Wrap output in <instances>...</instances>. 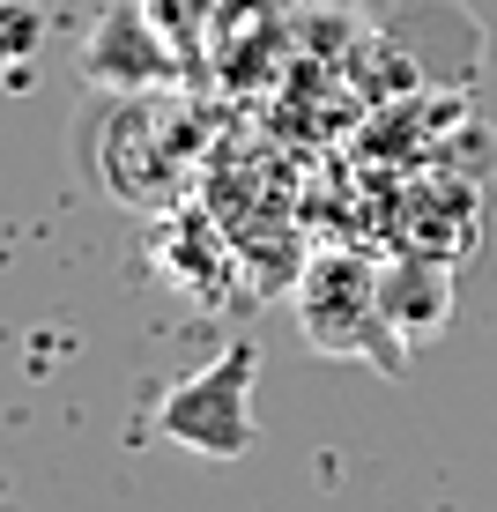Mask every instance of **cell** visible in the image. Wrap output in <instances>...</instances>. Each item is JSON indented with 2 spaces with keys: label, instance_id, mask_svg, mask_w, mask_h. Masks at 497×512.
Listing matches in <instances>:
<instances>
[{
  "label": "cell",
  "instance_id": "cell-1",
  "mask_svg": "<svg viewBox=\"0 0 497 512\" xmlns=\"http://www.w3.org/2000/svg\"><path fill=\"white\" fill-rule=\"evenodd\" d=\"M297 327L319 357H371L379 372L408 364V334L386 312V275L364 253H312L297 275Z\"/></svg>",
  "mask_w": 497,
  "mask_h": 512
},
{
  "label": "cell",
  "instance_id": "cell-2",
  "mask_svg": "<svg viewBox=\"0 0 497 512\" xmlns=\"http://www.w3.org/2000/svg\"><path fill=\"white\" fill-rule=\"evenodd\" d=\"M253 379H260V357L253 349H223L216 364H201L193 379H179L164 401H156V431L171 446L201 453V461H238L245 446L260 438L253 423Z\"/></svg>",
  "mask_w": 497,
  "mask_h": 512
},
{
  "label": "cell",
  "instance_id": "cell-3",
  "mask_svg": "<svg viewBox=\"0 0 497 512\" xmlns=\"http://www.w3.org/2000/svg\"><path fill=\"white\" fill-rule=\"evenodd\" d=\"M171 60H179V45L149 23L141 0H119V8L90 30V45H82V75H90L104 97H119V90H164Z\"/></svg>",
  "mask_w": 497,
  "mask_h": 512
},
{
  "label": "cell",
  "instance_id": "cell-4",
  "mask_svg": "<svg viewBox=\"0 0 497 512\" xmlns=\"http://www.w3.org/2000/svg\"><path fill=\"white\" fill-rule=\"evenodd\" d=\"M141 8H149V23L164 30V38L179 45V60H186V52H201V23H208L216 0H141Z\"/></svg>",
  "mask_w": 497,
  "mask_h": 512
},
{
  "label": "cell",
  "instance_id": "cell-5",
  "mask_svg": "<svg viewBox=\"0 0 497 512\" xmlns=\"http://www.w3.org/2000/svg\"><path fill=\"white\" fill-rule=\"evenodd\" d=\"M38 45H45V15L30 8V0H0V67L30 60Z\"/></svg>",
  "mask_w": 497,
  "mask_h": 512
}]
</instances>
